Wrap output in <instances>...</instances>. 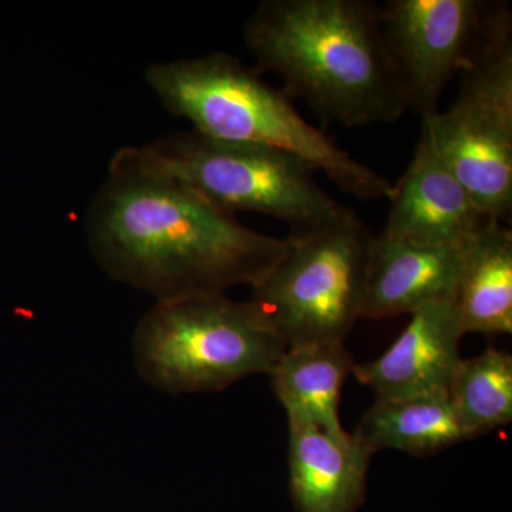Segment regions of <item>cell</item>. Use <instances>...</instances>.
<instances>
[{
    "instance_id": "6da1fadb",
    "label": "cell",
    "mask_w": 512,
    "mask_h": 512,
    "mask_svg": "<svg viewBox=\"0 0 512 512\" xmlns=\"http://www.w3.org/2000/svg\"><path fill=\"white\" fill-rule=\"evenodd\" d=\"M86 232L106 274L157 302L252 288L289 249L288 238L245 227L187 185L119 153L90 202Z\"/></svg>"
},
{
    "instance_id": "7a4b0ae2",
    "label": "cell",
    "mask_w": 512,
    "mask_h": 512,
    "mask_svg": "<svg viewBox=\"0 0 512 512\" xmlns=\"http://www.w3.org/2000/svg\"><path fill=\"white\" fill-rule=\"evenodd\" d=\"M256 74L275 73L289 99L323 123L389 124L407 104L369 0H264L245 23Z\"/></svg>"
},
{
    "instance_id": "3957f363",
    "label": "cell",
    "mask_w": 512,
    "mask_h": 512,
    "mask_svg": "<svg viewBox=\"0 0 512 512\" xmlns=\"http://www.w3.org/2000/svg\"><path fill=\"white\" fill-rule=\"evenodd\" d=\"M144 77L165 110L190 121L201 136L285 151L359 200L392 195L387 178L303 119L282 90L272 89L238 57L215 52L151 64Z\"/></svg>"
},
{
    "instance_id": "277c9868",
    "label": "cell",
    "mask_w": 512,
    "mask_h": 512,
    "mask_svg": "<svg viewBox=\"0 0 512 512\" xmlns=\"http://www.w3.org/2000/svg\"><path fill=\"white\" fill-rule=\"evenodd\" d=\"M120 156L198 192L221 210L258 212L284 222L288 238H301L348 214L316 180V171L301 158L251 144L177 133Z\"/></svg>"
},
{
    "instance_id": "5b68a950",
    "label": "cell",
    "mask_w": 512,
    "mask_h": 512,
    "mask_svg": "<svg viewBox=\"0 0 512 512\" xmlns=\"http://www.w3.org/2000/svg\"><path fill=\"white\" fill-rule=\"evenodd\" d=\"M133 349L138 375L183 394L269 375L286 345L251 303L220 293L157 302L138 323Z\"/></svg>"
},
{
    "instance_id": "8992f818",
    "label": "cell",
    "mask_w": 512,
    "mask_h": 512,
    "mask_svg": "<svg viewBox=\"0 0 512 512\" xmlns=\"http://www.w3.org/2000/svg\"><path fill=\"white\" fill-rule=\"evenodd\" d=\"M457 77L456 99L421 126L478 210L503 222L512 212V15L505 3H488Z\"/></svg>"
},
{
    "instance_id": "52a82bcc",
    "label": "cell",
    "mask_w": 512,
    "mask_h": 512,
    "mask_svg": "<svg viewBox=\"0 0 512 512\" xmlns=\"http://www.w3.org/2000/svg\"><path fill=\"white\" fill-rule=\"evenodd\" d=\"M373 239L353 210L313 234L288 238V252L248 299L286 349L345 343L362 318Z\"/></svg>"
},
{
    "instance_id": "ba28073f",
    "label": "cell",
    "mask_w": 512,
    "mask_h": 512,
    "mask_svg": "<svg viewBox=\"0 0 512 512\" xmlns=\"http://www.w3.org/2000/svg\"><path fill=\"white\" fill-rule=\"evenodd\" d=\"M488 3L483 0H389L380 6L387 53L407 109L421 124L440 113L448 83L471 55Z\"/></svg>"
},
{
    "instance_id": "9c48e42d",
    "label": "cell",
    "mask_w": 512,
    "mask_h": 512,
    "mask_svg": "<svg viewBox=\"0 0 512 512\" xmlns=\"http://www.w3.org/2000/svg\"><path fill=\"white\" fill-rule=\"evenodd\" d=\"M389 201L392 207L382 235L414 245L457 244L494 221L478 210L424 126L413 160L393 184Z\"/></svg>"
},
{
    "instance_id": "30bf717a",
    "label": "cell",
    "mask_w": 512,
    "mask_h": 512,
    "mask_svg": "<svg viewBox=\"0 0 512 512\" xmlns=\"http://www.w3.org/2000/svg\"><path fill=\"white\" fill-rule=\"evenodd\" d=\"M463 325L454 302L433 303L412 313L409 325L382 356L353 367L376 400L447 393L461 362Z\"/></svg>"
},
{
    "instance_id": "8fae6325",
    "label": "cell",
    "mask_w": 512,
    "mask_h": 512,
    "mask_svg": "<svg viewBox=\"0 0 512 512\" xmlns=\"http://www.w3.org/2000/svg\"><path fill=\"white\" fill-rule=\"evenodd\" d=\"M473 237L457 244L414 245L375 235L362 318H394L412 315L433 303H456Z\"/></svg>"
},
{
    "instance_id": "7c38bea8",
    "label": "cell",
    "mask_w": 512,
    "mask_h": 512,
    "mask_svg": "<svg viewBox=\"0 0 512 512\" xmlns=\"http://www.w3.org/2000/svg\"><path fill=\"white\" fill-rule=\"evenodd\" d=\"M289 488L298 512H356L373 454L352 433L288 421Z\"/></svg>"
},
{
    "instance_id": "4fadbf2b",
    "label": "cell",
    "mask_w": 512,
    "mask_h": 512,
    "mask_svg": "<svg viewBox=\"0 0 512 512\" xmlns=\"http://www.w3.org/2000/svg\"><path fill=\"white\" fill-rule=\"evenodd\" d=\"M355 365L345 343L286 349L269 376L288 421L345 433L340 423V396Z\"/></svg>"
},
{
    "instance_id": "5bb4252c",
    "label": "cell",
    "mask_w": 512,
    "mask_h": 512,
    "mask_svg": "<svg viewBox=\"0 0 512 512\" xmlns=\"http://www.w3.org/2000/svg\"><path fill=\"white\" fill-rule=\"evenodd\" d=\"M456 306L464 333L512 332V232L488 221L470 242Z\"/></svg>"
},
{
    "instance_id": "9a60e30c",
    "label": "cell",
    "mask_w": 512,
    "mask_h": 512,
    "mask_svg": "<svg viewBox=\"0 0 512 512\" xmlns=\"http://www.w3.org/2000/svg\"><path fill=\"white\" fill-rule=\"evenodd\" d=\"M352 434L370 454L397 450L419 457L468 440L447 393L376 400Z\"/></svg>"
},
{
    "instance_id": "2e32d148",
    "label": "cell",
    "mask_w": 512,
    "mask_h": 512,
    "mask_svg": "<svg viewBox=\"0 0 512 512\" xmlns=\"http://www.w3.org/2000/svg\"><path fill=\"white\" fill-rule=\"evenodd\" d=\"M447 394L468 440L507 426L512 421V356L487 349L461 359Z\"/></svg>"
}]
</instances>
